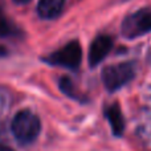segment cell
Wrapping results in <instances>:
<instances>
[{"label": "cell", "mask_w": 151, "mask_h": 151, "mask_svg": "<svg viewBox=\"0 0 151 151\" xmlns=\"http://www.w3.org/2000/svg\"><path fill=\"white\" fill-rule=\"evenodd\" d=\"M11 130L19 142L31 143L39 137L41 131V121L33 111L24 109L13 117Z\"/></svg>", "instance_id": "obj_1"}, {"label": "cell", "mask_w": 151, "mask_h": 151, "mask_svg": "<svg viewBox=\"0 0 151 151\" xmlns=\"http://www.w3.org/2000/svg\"><path fill=\"white\" fill-rule=\"evenodd\" d=\"M135 76L133 63H119L109 65L102 70V82L109 91H115L130 82Z\"/></svg>", "instance_id": "obj_2"}, {"label": "cell", "mask_w": 151, "mask_h": 151, "mask_svg": "<svg viewBox=\"0 0 151 151\" xmlns=\"http://www.w3.org/2000/svg\"><path fill=\"white\" fill-rule=\"evenodd\" d=\"M81 60H82V48L77 40L69 41L66 45L50 53L45 58V61L50 65L63 66L68 69H77L81 64Z\"/></svg>", "instance_id": "obj_3"}, {"label": "cell", "mask_w": 151, "mask_h": 151, "mask_svg": "<svg viewBox=\"0 0 151 151\" xmlns=\"http://www.w3.org/2000/svg\"><path fill=\"white\" fill-rule=\"evenodd\" d=\"M151 31V7L142 9L127 16L122 24V33L129 39H134Z\"/></svg>", "instance_id": "obj_4"}, {"label": "cell", "mask_w": 151, "mask_h": 151, "mask_svg": "<svg viewBox=\"0 0 151 151\" xmlns=\"http://www.w3.org/2000/svg\"><path fill=\"white\" fill-rule=\"evenodd\" d=\"M113 48V40L111 37L101 35L97 36L96 39L91 41L90 47H89V55H88V60H89V65L91 68L97 66L101 61H104V58L109 55V52Z\"/></svg>", "instance_id": "obj_5"}, {"label": "cell", "mask_w": 151, "mask_h": 151, "mask_svg": "<svg viewBox=\"0 0 151 151\" xmlns=\"http://www.w3.org/2000/svg\"><path fill=\"white\" fill-rule=\"evenodd\" d=\"M104 114L106 117L107 122L110 123V127H111V131L114 135L121 137L123 134V130H125V119H123L122 111H121V107L117 102L114 104H110L105 107Z\"/></svg>", "instance_id": "obj_6"}, {"label": "cell", "mask_w": 151, "mask_h": 151, "mask_svg": "<svg viewBox=\"0 0 151 151\" xmlns=\"http://www.w3.org/2000/svg\"><path fill=\"white\" fill-rule=\"evenodd\" d=\"M65 0H40L37 4V13L44 20H53L63 12Z\"/></svg>", "instance_id": "obj_7"}, {"label": "cell", "mask_w": 151, "mask_h": 151, "mask_svg": "<svg viewBox=\"0 0 151 151\" xmlns=\"http://www.w3.org/2000/svg\"><path fill=\"white\" fill-rule=\"evenodd\" d=\"M58 86H60V90L63 91L65 96H68L69 98H74V99L78 98L77 91H76V88H74V85H73L70 78L63 77L60 81H58Z\"/></svg>", "instance_id": "obj_8"}, {"label": "cell", "mask_w": 151, "mask_h": 151, "mask_svg": "<svg viewBox=\"0 0 151 151\" xmlns=\"http://www.w3.org/2000/svg\"><path fill=\"white\" fill-rule=\"evenodd\" d=\"M15 32H16L15 27L9 23V20L5 17L4 13L0 9V36L1 37L12 36V35H15Z\"/></svg>", "instance_id": "obj_9"}, {"label": "cell", "mask_w": 151, "mask_h": 151, "mask_svg": "<svg viewBox=\"0 0 151 151\" xmlns=\"http://www.w3.org/2000/svg\"><path fill=\"white\" fill-rule=\"evenodd\" d=\"M7 55H8L7 48H5V47H1V45H0V57H4V56H7Z\"/></svg>", "instance_id": "obj_10"}, {"label": "cell", "mask_w": 151, "mask_h": 151, "mask_svg": "<svg viewBox=\"0 0 151 151\" xmlns=\"http://www.w3.org/2000/svg\"><path fill=\"white\" fill-rule=\"evenodd\" d=\"M0 151H15V150L11 149V147H8V146H5V145L0 143Z\"/></svg>", "instance_id": "obj_11"}, {"label": "cell", "mask_w": 151, "mask_h": 151, "mask_svg": "<svg viewBox=\"0 0 151 151\" xmlns=\"http://www.w3.org/2000/svg\"><path fill=\"white\" fill-rule=\"evenodd\" d=\"M31 0H13V3L15 4H19V5H23V4H27V3H29Z\"/></svg>", "instance_id": "obj_12"}]
</instances>
